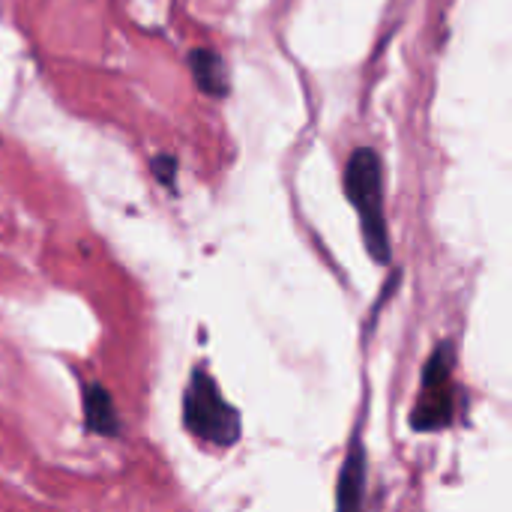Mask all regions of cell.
<instances>
[{"instance_id":"1","label":"cell","mask_w":512,"mask_h":512,"mask_svg":"<svg viewBox=\"0 0 512 512\" xmlns=\"http://www.w3.org/2000/svg\"><path fill=\"white\" fill-rule=\"evenodd\" d=\"M345 195L351 198L360 228H363V243L366 252L378 261H390V231H387V213H384V168L381 156L372 147H357L345 165Z\"/></svg>"},{"instance_id":"2","label":"cell","mask_w":512,"mask_h":512,"mask_svg":"<svg viewBox=\"0 0 512 512\" xmlns=\"http://www.w3.org/2000/svg\"><path fill=\"white\" fill-rule=\"evenodd\" d=\"M183 426L204 447L225 450L240 441V432H243L240 414L219 393V384L204 366H198L189 378V387L183 396Z\"/></svg>"},{"instance_id":"3","label":"cell","mask_w":512,"mask_h":512,"mask_svg":"<svg viewBox=\"0 0 512 512\" xmlns=\"http://www.w3.org/2000/svg\"><path fill=\"white\" fill-rule=\"evenodd\" d=\"M453 369V348L441 345L432 360L426 363V375H423V402L414 411V429L420 432H435L450 426L453 420V384H450V372Z\"/></svg>"},{"instance_id":"4","label":"cell","mask_w":512,"mask_h":512,"mask_svg":"<svg viewBox=\"0 0 512 512\" xmlns=\"http://www.w3.org/2000/svg\"><path fill=\"white\" fill-rule=\"evenodd\" d=\"M366 447L360 441V435L351 441L345 459H342V471H339V483H336V512H363L366 504Z\"/></svg>"},{"instance_id":"5","label":"cell","mask_w":512,"mask_h":512,"mask_svg":"<svg viewBox=\"0 0 512 512\" xmlns=\"http://www.w3.org/2000/svg\"><path fill=\"white\" fill-rule=\"evenodd\" d=\"M189 69H192V81L195 87L210 96V99H225L231 93V81H228V69L219 51L213 48H195L189 54Z\"/></svg>"},{"instance_id":"6","label":"cell","mask_w":512,"mask_h":512,"mask_svg":"<svg viewBox=\"0 0 512 512\" xmlns=\"http://www.w3.org/2000/svg\"><path fill=\"white\" fill-rule=\"evenodd\" d=\"M81 399H84V426H87V432H93L99 438H120L123 426H120V414L114 408L111 393L102 384H87Z\"/></svg>"},{"instance_id":"7","label":"cell","mask_w":512,"mask_h":512,"mask_svg":"<svg viewBox=\"0 0 512 512\" xmlns=\"http://www.w3.org/2000/svg\"><path fill=\"white\" fill-rule=\"evenodd\" d=\"M177 159L174 156H168V153H159V156H153V162H150V171H153V177L165 186V189H174L177 186Z\"/></svg>"}]
</instances>
